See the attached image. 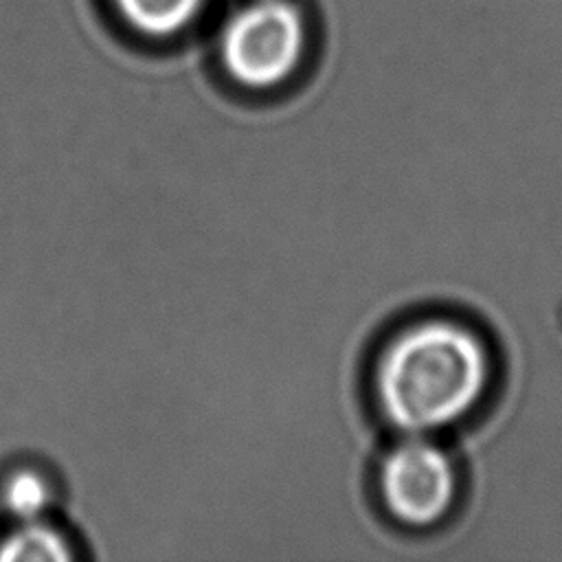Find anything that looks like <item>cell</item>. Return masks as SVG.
<instances>
[{
  "mask_svg": "<svg viewBox=\"0 0 562 562\" xmlns=\"http://www.w3.org/2000/svg\"><path fill=\"white\" fill-rule=\"evenodd\" d=\"M305 50L301 13L283 0H259L231 18L222 33V64L233 81L252 90L283 83Z\"/></svg>",
  "mask_w": 562,
  "mask_h": 562,
  "instance_id": "3957f363",
  "label": "cell"
},
{
  "mask_svg": "<svg viewBox=\"0 0 562 562\" xmlns=\"http://www.w3.org/2000/svg\"><path fill=\"white\" fill-rule=\"evenodd\" d=\"M55 501L57 487L53 479L35 465L15 468L2 479L0 503L15 522L46 518Z\"/></svg>",
  "mask_w": 562,
  "mask_h": 562,
  "instance_id": "5b68a950",
  "label": "cell"
},
{
  "mask_svg": "<svg viewBox=\"0 0 562 562\" xmlns=\"http://www.w3.org/2000/svg\"><path fill=\"white\" fill-rule=\"evenodd\" d=\"M75 555L68 533L46 518L18 522L0 540V562H68Z\"/></svg>",
  "mask_w": 562,
  "mask_h": 562,
  "instance_id": "277c9868",
  "label": "cell"
},
{
  "mask_svg": "<svg viewBox=\"0 0 562 562\" xmlns=\"http://www.w3.org/2000/svg\"><path fill=\"white\" fill-rule=\"evenodd\" d=\"M494 382L487 338L454 316H422L391 334L373 362L382 419L402 435H432L468 419Z\"/></svg>",
  "mask_w": 562,
  "mask_h": 562,
  "instance_id": "6da1fadb",
  "label": "cell"
},
{
  "mask_svg": "<svg viewBox=\"0 0 562 562\" xmlns=\"http://www.w3.org/2000/svg\"><path fill=\"white\" fill-rule=\"evenodd\" d=\"M378 494L397 525L430 529L454 509L459 472L452 457L428 435H404L380 459Z\"/></svg>",
  "mask_w": 562,
  "mask_h": 562,
  "instance_id": "7a4b0ae2",
  "label": "cell"
},
{
  "mask_svg": "<svg viewBox=\"0 0 562 562\" xmlns=\"http://www.w3.org/2000/svg\"><path fill=\"white\" fill-rule=\"evenodd\" d=\"M114 4L123 20L136 31L165 37L184 29L204 0H114Z\"/></svg>",
  "mask_w": 562,
  "mask_h": 562,
  "instance_id": "8992f818",
  "label": "cell"
}]
</instances>
